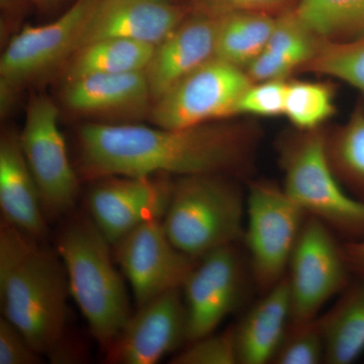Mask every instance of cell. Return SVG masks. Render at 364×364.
I'll return each mask as SVG.
<instances>
[{
  "mask_svg": "<svg viewBox=\"0 0 364 364\" xmlns=\"http://www.w3.org/2000/svg\"><path fill=\"white\" fill-rule=\"evenodd\" d=\"M260 140L252 122L230 119L183 129L85 124L78 133V173L90 181L224 174L248 181Z\"/></svg>",
  "mask_w": 364,
  "mask_h": 364,
  "instance_id": "6da1fadb",
  "label": "cell"
},
{
  "mask_svg": "<svg viewBox=\"0 0 364 364\" xmlns=\"http://www.w3.org/2000/svg\"><path fill=\"white\" fill-rule=\"evenodd\" d=\"M70 294L59 253L14 225L0 224V301L4 317L41 355L61 354Z\"/></svg>",
  "mask_w": 364,
  "mask_h": 364,
  "instance_id": "7a4b0ae2",
  "label": "cell"
},
{
  "mask_svg": "<svg viewBox=\"0 0 364 364\" xmlns=\"http://www.w3.org/2000/svg\"><path fill=\"white\" fill-rule=\"evenodd\" d=\"M109 245L90 215L76 214L58 239L70 296L85 316L93 338L107 349L132 317L124 280L114 267Z\"/></svg>",
  "mask_w": 364,
  "mask_h": 364,
  "instance_id": "3957f363",
  "label": "cell"
},
{
  "mask_svg": "<svg viewBox=\"0 0 364 364\" xmlns=\"http://www.w3.org/2000/svg\"><path fill=\"white\" fill-rule=\"evenodd\" d=\"M241 179L224 174L181 176L163 225L182 252L200 259L243 240L246 196Z\"/></svg>",
  "mask_w": 364,
  "mask_h": 364,
  "instance_id": "277c9868",
  "label": "cell"
},
{
  "mask_svg": "<svg viewBox=\"0 0 364 364\" xmlns=\"http://www.w3.org/2000/svg\"><path fill=\"white\" fill-rule=\"evenodd\" d=\"M284 191L306 215L346 241L364 238V203L349 195L326 153V129L284 134L277 146Z\"/></svg>",
  "mask_w": 364,
  "mask_h": 364,
  "instance_id": "5b68a950",
  "label": "cell"
},
{
  "mask_svg": "<svg viewBox=\"0 0 364 364\" xmlns=\"http://www.w3.org/2000/svg\"><path fill=\"white\" fill-rule=\"evenodd\" d=\"M243 241L254 286L261 294L284 279L308 215L282 186L267 179L249 181Z\"/></svg>",
  "mask_w": 364,
  "mask_h": 364,
  "instance_id": "8992f818",
  "label": "cell"
},
{
  "mask_svg": "<svg viewBox=\"0 0 364 364\" xmlns=\"http://www.w3.org/2000/svg\"><path fill=\"white\" fill-rule=\"evenodd\" d=\"M350 275L338 236L308 215L286 274L291 324L316 320L326 304L346 289Z\"/></svg>",
  "mask_w": 364,
  "mask_h": 364,
  "instance_id": "52a82bcc",
  "label": "cell"
},
{
  "mask_svg": "<svg viewBox=\"0 0 364 364\" xmlns=\"http://www.w3.org/2000/svg\"><path fill=\"white\" fill-rule=\"evenodd\" d=\"M252 83L244 69L215 57L155 102L151 121L160 128L183 129L231 119Z\"/></svg>",
  "mask_w": 364,
  "mask_h": 364,
  "instance_id": "ba28073f",
  "label": "cell"
},
{
  "mask_svg": "<svg viewBox=\"0 0 364 364\" xmlns=\"http://www.w3.org/2000/svg\"><path fill=\"white\" fill-rule=\"evenodd\" d=\"M98 0H76L44 26H28L14 36L0 59L1 109H9L21 86L51 70L77 50L79 39Z\"/></svg>",
  "mask_w": 364,
  "mask_h": 364,
  "instance_id": "9c48e42d",
  "label": "cell"
},
{
  "mask_svg": "<svg viewBox=\"0 0 364 364\" xmlns=\"http://www.w3.org/2000/svg\"><path fill=\"white\" fill-rule=\"evenodd\" d=\"M238 244L200 258L182 287L189 343L214 333L244 303L254 284L248 258Z\"/></svg>",
  "mask_w": 364,
  "mask_h": 364,
  "instance_id": "30bf717a",
  "label": "cell"
},
{
  "mask_svg": "<svg viewBox=\"0 0 364 364\" xmlns=\"http://www.w3.org/2000/svg\"><path fill=\"white\" fill-rule=\"evenodd\" d=\"M59 109L46 95L28 102L20 139L23 154L39 188L46 217L66 214L79 193L76 170L69 161L58 124Z\"/></svg>",
  "mask_w": 364,
  "mask_h": 364,
  "instance_id": "8fae6325",
  "label": "cell"
},
{
  "mask_svg": "<svg viewBox=\"0 0 364 364\" xmlns=\"http://www.w3.org/2000/svg\"><path fill=\"white\" fill-rule=\"evenodd\" d=\"M114 246L138 308L166 291L182 289L200 261L172 243L162 219L143 223Z\"/></svg>",
  "mask_w": 364,
  "mask_h": 364,
  "instance_id": "7c38bea8",
  "label": "cell"
},
{
  "mask_svg": "<svg viewBox=\"0 0 364 364\" xmlns=\"http://www.w3.org/2000/svg\"><path fill=\"white\" fill-rule=\"evenodd\" d=\"M97 181L88 193L87 208L112 245L143 223L163 220L174 186L168 174L109 176Z\"/></svg>",
  "mask_w": 364,
  "mask_h": 364,
  "instance_id": "4fadbf2b",
  "label": "cell"
},
{
  "mask_svg": "<svg viewBox=\"0 0 364 364\" xmlns=\"http://www.w3.org/2000/svg\"><path fill=\"white\" fill-rule=\"evenodd\" d=\"M188 341V312L181 289L160 294L139 308L107 348L111 363L154 364Z\"/></svg>",
  "mask_w": 364,
  "mask_h": 364,
  "instance_id": "5bb4252c",
  "label": "cell"
},
{
  "mask_svg": "<svg viewBox=\"0 0 364 364\" xmlns=\"http://www.w3.org/2000/svg\"><path fill=\"white\" fill-rule=\"evenodd\" d=\"M191 11V6L176 0H98L81 33L77 50L105 39L159 45Z\"/></svg>",
  "mask_w": 364,
  "mask_h": 364,
  "instance_id": "9a60e30c",
  "label": "cell"
},
{
  "mask_svg": "<svg viewBox=\"0 0 364 364\" xmlns=\"http://www.w3.org/2000/svg\"><path fill=\"white\" fill-rule=\"evenodd\" d=\"M220 16L191 9L168 37L156 46L146 69L153 104L198 67L217 57Z\"/></svg>",
  "mask_w": 364,
  "mask_h": 364,
  "instance_id": "2e32d148",
  "label": "cell"
},
{
  "mask_svg": "<svg viewBox=\"0 0 364 364\" xmlns=\"http://www.w3.org/2000/svg\"><path fill=\"white\" fill-rule=\"evenodd\" d=\"M63 102L76 114L135 121L153 107L146 71L98 74L66 82Z\"/></svg>",
  "mask_w": 364,
  "mask_h": 364,
  "instance_id": "e0dca14e",
  "label": "cell"
},
{
  "mask_svg": "<svg viewBox=\"0 0 364 364\" xmlns=\"http://www.w3.org/2000/svg\"><path fill=\"white\" fill-rule=\"evenodd\" d=\"M0 208L2 220L41 240L47 234L37 182L21 148L20 134L6 131L0 139Z\"/></svg>",
  "mask_w": 364,
  "mask_h": 364,
  "instance_id": "ac0fdd59",
  "label": "cell"
},
{
  "mask_svg": "<svg viewBox=\"0 0 364 364\" xmlns=\"http://www.w3.org/2000/svg\"><path fill=\"white\" fill-rule=\"evenodd\" d=\"M291 324V298L286 277L234 326L238 364L272 363Z\"/></svg>",
  "mask_w": 364,
  "mask_h": 364,
  "instance_id": "d6986e66",
  "label": "cell"
},
{
  "mask_svg": "<svg viewBox=\"0 0 364 364\" xmlns=\"http://www.w3.org/2000/svg\"><path fill=\"white\" fill-rule=\"evenodd\" d=\"M322 42L291 9L277 16L267 47L245 71L253 82L289 80L305 68Z\"/></svg>",
  "mask_w": 364,
  "mask_h": 364,
  "instance_id": "ffe728a7",
  "label": "cell"
},
{
  "mask_svg": "<svg viewBox=\"0 0 364 364\" xmlns=\"http://www.w3.org/2000/svg\"><path fill=\"white\" fill-rule=\"evenodd\" d=\"M318 321L324 338V363H354L364 351V280L348 284Z\"/></svg>",
  "mask_w": 364,
  "mask_h": 364,
  "instance_id": "44dd1931",
  "label": "cell"
},
{
  "mask_svg": "<svg viewBox=\"0 0 364 364\" xmlns=\"http://www.w3.org/2000/svg\"><path fill=\"white\" fill-rule=\"evenodd\" d=\"M156 46L123 39L97 41L79 48L66 67V82L98 74L146 71Z\"/></svg>",
  "mask_w": 364,
  "mask_h": 364,
  "instance_id": "7402d4cb",
  "label": "cell"
},
{
  "mask_svg": "<svg viewBox=\"0 0 364 364\" xmlns=\"http://www.w3.org/2000/svg\"><path fill=\"white\" fill-rule=\"evenodd\" d=\"M277 16L254 11L220 16L217 58L245 70L267 47Z\"/></svg>",
  "mask_w": 364,
  "mask_h": 364,
  "instance_id": "603a6c76",
  "label": "cell"
},
{
  "mask_svg": "<svg viewBox=\"0 0 364 364\" xmlns=\"http://www.w3.org/2000/svg\"><path fill=\"white\" fill-rule=\"evenodd\" d=\"M326 153L345 191L364 203V105H356L345 123L326 129Z\"/></svg>",
  "mask_w": 364,
  "mask_h": 364,
  "instance_id": "cb8c5ba5",
  "label": "cell"
},
{
  "mask_svg": "<svg viewBox=\"0 0 364 364\" xmlns=\"http://www.w3.org/2000/svg\"><path fill=\"white\" fill-rule=\"evenodd\" d=\"M294 11L323 42L364 37V0H298Z\"/></svg>",
  "mask_w": 364,
  "mask_h": 364,
  "instance_id": "d4e9b609",
  "label": "cell"
},
{
  "mask_svg": "<svg viewBox=\"0 0 364 364\" xmlns=\"http://www.w3.org/2000/svg\"><path fill=\"white\" fill-rule=\"evenodd\" d=\"M335 98L334 86L329 82L289 79L284 116L296 130L324 128L336 112Z\"/></svg>",
  "mask_w": 364,
  "mask_h": 364,
  "instance_id": "484cf974",
  "label": "cell"
},
{
  "mask_svg": "<svg viewBox=\"0 0 364 364\" xmlns=\"http://www.w3.org/2000/svg\"><path fill=\"white\" fill-rule=\"evenodd\" d=\"M301 72L343 81L358 90L364 100V37L345 42H322Z\"/></svg>",
  "mask_w": 364,
  "mask_h": 364,
  "instance_id": "4316f807",
  "label": "cell"
},
{
  "mask_svg": "<svg viewBox=\"0 0 364 364\" xmlns=\"http://www.w3.org/2000/svg\"><path fill=\"white\" fill-rule=\"evenodd\" d=\"M325 343L318 318L311 322L289 324L272 363L318 364L324 363Z\"/></svg>",
  "mask_w": 364,
  "mask_h": 364,
  "instance_id": "83f0119b",
  "label": "cell"
},
{
  "mask_svg": "<svg viewBox=\"0 0 364 364\" xmlns=\"http://www.w3.org/2000/svg\"><path fill=\"white\" fill-rule=\"evenodd\" d=\"M173 364H237L234 327L220 334L208 335L191 342V345L171 359Z\"/></svg>",
  "mask_w": 364,
  "mask_h": 364,
  "instance_id": "f1b7e54d",
  "label": "cell"
},
{
  "mask_svg": "<svg viewBox=\"0 0 364 364\" xmlns=\"http://www.w3.org/2000/svg\"><path fill=\"white\" fill-rule=\"evenodd\" d=\"M287 81L289 80L253 82L239 100L236 116H284Z\"/></svg>",
  "mask_w": 364,
  "mask_h": 364,
  "instance_id": "f546056e",
  "label": "cell"
},
{
  "mask_svg": "<svg viewBox=\"0 0 364 364\" xmlns=\"http://www.w3.org/2000/svg\"><path fill=\"white\" fill-rule=\"evenodd\" d=\"M191 9L223 16L240 11L264 13L272 16L291 11L296 6L294 0H191Z\"/></svg>",
  "mask_w": 364,
  "mask_h": 364,
  "instance_id": "4dcf8cb0",
  "label": "cell"
},
{
  "mask_svg": "<svg viewBox=\"0 0 364 364\" xmlns=\"http://www.w3.org/2000/svg\"><path fill=\"white\" fill-rule=\"evenodd\" d=\"M41 360V354L20 330L6 318H0V364H37Z\"/></svg>",
  "mask_w": 364,
  "mask_h": 364,
  "instance_id": "1f68e13d",
  "label": "cell"
},
{
  "mask_svg": "<svg viewBox=\"0 0 364 364\" xmlns=\"http://www.w3.org/2000/svg\"><path fill=\"white\" fill-rule=\"evenodd\" d=\"M343 251L351 275L364 280V238L343 242Z\"/></svg>",
  "mask_w": 364,
  "mask_h": 364,
  "instance_id": "d6a6232c",
  "label": "cell"
},
{
  "mask_svg": "<svg viewBox=\"0 0 364 364\" xmlns=\"http://www.w3.org/2000/svg\"><path fill=\"white\" fill-rule=\"evenodd\" d=\"M31 1L43 9H49V7L57 6L62 0H31Z\"/></svg>",
  "mask_w": 364,
  "mask_h": 364,
  "instance_id": "836d02e7",
  "label": "cell"
}]
</instances>
